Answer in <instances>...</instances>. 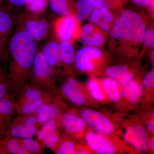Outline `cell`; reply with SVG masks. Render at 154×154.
<instances>
[{"label": "cell", "mask_w": 154, "mask_h": 154, "mask_svg": "<svg viewBox=\"0 0 154 154\" xmlns=\"http://www.w3.org/2000/svg\"><path fill=\"white\" fill-rule=\"evenodd\" d=\"M97 25H98L101 29L105 31V32H107L109 30V26L107 25V23H106V22H100Z\"/></svg>", "instance_id": "obj_44"}, {"label": "cell", "mask_w": 154, "mask_h": 154, "mask_svg": "<svg viewBox=\"0 0 154 154\" xmlns=\"http://www.w3.org/2000/svg\"><path fill=\"white\" fill-rule=\"evenodd\" d=\"M52 75V71L45 60L41 51L38 50L29 76V79H32L31 83L42 89H50Z\"/></svg>", "instance_id": "obj_5"}, {"label": "cell", "mask_w": 154, "mask_h": 154, "mask_svg": "<svg viewBox=\"0 0 154 154\" xmlns=\"http://www.w3.org/2000/svg\"><path fill=\"white\" fill-rule=\"evenodd\" d=\"M128 68L124 66L110 67L107 69L106 73L107 75L116 80L124 73L128 72Z\"/></svg>", "instance_id": "obj_30"}, {"label": "cell", "mask_w": 154, "mask_h": 154, "mask_svg": "<svg viewBox=\"0 0 154 154\" xmlns=\"http://www.w3.org/2000/svg\"><path fill=\"white\" fill-rule=\"evenodd\" d=\"M60 44L56 41L48 42L41 50L42 54L46 63L51 71L57 65L60 60Z\"/></svg>", "instance_id": "obj_15"}, {"label": "cell", "mask_w": 154, "mask_h": 154, "mask_svg": "<svg viewBox=\"0 0 154 154\" xmlns=\"http://www.w3.org/2000/svg\"><path fill=\"white\" fill-rule=\"evenodd\" d=\"M102 51L95 47H83L78 51L75 57V64L78 69L82 71H89L94 69L93 59L101 57Z\"/></svg>", "instance_id": "obj_7"}, {"label": "cell", "mask_w": 154, "mask_h": 154, "mask_svg": "<svg viewBox=\"0 0 154 154\" xmlns=\"http://www.w3.org/2000/svg\"><path fill=\"white\" fill-rule=\"evenodd\" d=\"M51 11L57 16L65 17L71 14V0H48Z\"/></svg>", "instance_id": "obj_23"}, {"label": "cell", "mask_w": 154, "mask_h": 154, "mask_svg": "<svg viewBox=\"0 0 154 154\" xmlns=\"http://www.w3.org/2000/svg\"><path fill=\"white\" fill-rule=\"evenodd\" d=\"M57 128V124L55 119H50L42 124L41 129L45 132L46 136L47 135L56 131Z\"/></svg>", "instance_id": "obj_33"}, {"label": "cell", "mask_w": 154, "mask_h": 154, "mask_svg": "<svg viewBox=\"0 0 154 154\" xmlns=\"http://www.w3.org/2000/svg\"><path fill=\"white\" fill-rule=\"evenodd\" d=\"M59 46L60 61L66 65H71L75 61V57L73 45L70 41H63Z\"/></svg>", "instance_id": "obj_21"}, {"label": "cell", "mask_w": 154, "mask_h": 154, "mask_svg": "<svg viewBox=\"0 0 154 154\" xmlns=\"http://www.w3.org/2000/svg\"><path fill=\"white\" fill-rule=\"evenodd\" d=\"M133 1L136 5L143 7H147L151 5L152 2V0H133Z\"/></svg>", "instance_id": "obj_42"}, {"label": "cell", "mask_w": 154, "mask_h": 154, "mask_svg": "<svg viewBox=\"0 0 154 154\" xmlns=\"http://www.w3.org/2000/svg\"><path fill=\"white\" fill-rule=\"evenodd\" d=\"M62 125L68 132L78 133L85 128L86 122L82 118L72 113H68L62 119Z\"/></svg>", "instance_id": "obj_18"}, {"label": "cell", "mask_w": 154, "mask_h": 154, "mask_svg": "<svg viewBox=\"0 0 154 154\" xmlns=\"http://www.w3.org/2000/svg\"><path fill=\"white\" fill-rule=\"evenodd\" d=\"M14 96L0 99V133L5 135L16 110Z\"/></svg>", "instance_id": "obj_12"}, {"label": "cell", "mask_w": 154, "mask_h": 154, "mask_svg": "<svg viewBox=\"0 0 154 154\" xmlns=\"http://www.w3.org/2000/svg\"><path fill=\"white\" fill-rule=\"evenodd\" d=\"M101 19H103V22L107 23H111L113 22V15L110 13L108 9L105 7L99 9Z\"/></svg>", "instance_id": "obj_35"}, {"label": "cell", "mask_w": 154, "mask_h": 154, "mask_svg": "<svg viewBox=\"0 0 154 154\" xmlns=\"http://www.w3.org/2000/svg\"><path fill=\"white\" fill-rule=\"evenodd\" d=\"M144 44L149 48H153L154 46V30L149 29L146 30L143 38Z\"/></svg>", "instance_id": "obj_32"}, {"label": "cell", "mask_w": 154, "mask_h": 154, "mask_svg": "<svg viewBox=\"0 0 154 154\" xmlns=\"http://www.w3.org/2000/svg\"><path fill=\"white\" fill-rule=\"evenodd\" d=\"M86 140L89 147L97 153H115L116 149L113 144L99 134L93 132L88 133L86 136Z\"/></svg>", "instance_id": "obj_11"}, {"label": "cell", "mask_w": 154, "mask_h": 154, "mask_svg": "<svg viewBox=\"0 0 154 154\" xmlns=\"http://www.w3.org/2000/svg\"><path fill=\"white\" fill-rule=\"evenodd\" d=\"M125 139L140 151L144 152L147 149L148 136L145 128L140 125L128 128L125 134Z\"/></svg>", "instance_id": "obj_10"}, {"label": "cell", "mask_w": 154, "mask_h": 154, "mask_svg": "<svg viewBox=\"0 0 154 154\" xmlns=\"http://www.w3.org/2000/svg\"><path fill=\"white\" fill-rule=\"evenodd\" d=\"M4 137H5V135L4 134H2L0 133V146H1L2 141Z\"/></svg>", "instance_id": "obj_47"}, {"label": "cell", "mask_w": 154, "mask_h": 154, "mask_svg": "<svg viewBox=\"0 0 154 154\" xmlns=\"http://www.w3.org/2000/svg\"><path fill=\"white\" fill-rule=\"evenodd\" d=\"M9 43L0 38V60L9 61Z\"/></svg>", "instance_id": "obj_34"}, {"label": "cell", "mask_w": 154, "mask_h": 154, "mask_svg": "<svg viewBox=\"0 0 154 154\" xmlns=\"http://www.w3.org/2000/svg\"><path fill=\"white\" fill-rule=\"evenodd\" d=\"M88 88L91 95L96 100L102 101L104 96L99 83L95 79H91L88 82Z\"/></svg>", "instance_id": "obj_28"}, {"label": "cell", "mask_w": 154, "mask_h": 154, "mask_svg": "<svg viewBox=\"0 0 154 154\" xmlns=\"http://www.w3.org/2000/svg\"><path fill=\"white\" fill-rule=\"evenodd\" d=\"M143 85L145 88L149 89L154 87V69L148 73L145 77L143 82Z\"/></svg>", "instance_id": "obj_36"}, {"label": "cell", "mask_w": 154, "mask_h": 154, "mask_svg": "<svg viewBox=\"0 0 154 154\" xmlns=\"http://www.w3.org/2000/svg\"><path fill=\"white\" fill-rule=\"evenodd\" d=\"M81 117L85 122L97 131L109 134L113 131L112 122L105 115L95 110L87 109L81 113Z\"/></svg>", "instance_id": "obj_6"}, {"label": "cell", "mask_w": 154, "mask_h": 154, "mask_svg": "<svg viewBox=\"0 0 154 154\" xmlns=\"http://www.w3.org/2000/svg\"><path fill=\"white\" fill-rule=\"evenodd\" d=\"M75 152L73 143L69 141H65L56 149L55 153L57 154H74Z\"/></svg>", "instance_id": "obj_31"}, {"label": "cell", "mask_w": 154, "mask_h": 154, "mask_svg": "<svg viewBox=\"0 0 154 154\" xmlns=\"http://www.w3.org/2000/svg\"><path fill=\"white\" fill-rule=\"evenodd\" d=\"M48 5V0H31L25 8L27 12L40 16L44 14Z\"/></svg>", "instance_id": "obj_25"}, {"label": "cell", "mask_w": 154, "mask_h": 154, "mask_svg": "<svg viewBox=\"0 0 154 154\" xmlns=\"http://www.w3.org/2000/svg\"><path fill=\"white\" fill-rule=\"evenodd\" d=\"M91 3L93 8L96 9L101 8L105 7V4L104 0H85Z\"/></svg>", "instance_id": "obj_40"}, {"label": "cell", "mask_w": 154, "mask_h": 154, "mask_svg": "<svg viewBox=\"0 0 154 154\" xmlns=\"http://www.w3.org/2000/svg\"><path fill=\"white\" fill-rule=\"evenodd\" d=\"M94 29V27L91 24H85L83 25L82 28V32L81 34H85V35H89L92 33Z\"/></svg>", "instance_id": "obj_41"}, {"label": "cell", "mask_w": 154, "mask_h": 154, "mask_svg": "<svg viewBox=\"0 0 154 154\" xmlns=\"http://www.w3.org/2000/svg\"><path fill=\"white\" fill-rule=\"evenodd\" d=\"M2 1H3V0H0V3H1V2H2Z\"/></svg>", "instance_id": "obj_48"}, {"label": "cell", "mask_w": 154, "mask_h": 154, "mask_svg": "<svg viewBox=\"0 0 154 154\" xmlns=\"http://www.w3.org/2000/svg\"><path fill=\"white\" fill-rule=\"evenodd\" d=\"M134 75L131 73L127 72L116 79V80L122 85L125 86L132 80Z\"/></svg>", "instance_id": "obj_37"}, {"label": "cell", "mask_w": 154, "mask_h": 154, "mask_svg": "<svg viewBox=\"0 0 154 154\" xmlns=\"http://www.w3.org/2000/svg\"><path fill=\"white\" fill-rule=\"evenodd\" d=\"M59 141V136L57 131L47 135L42 141L43 144L46 147L50 149L55 148Z\"/></svg>", "instance_id": "obj_29"}, {"label": "cell", "mask_w": 154, "mask_h": 154, "mask_svg": "<svg viewBox=\"0 0 154 154\" xmlns=\"http://www.w3.org/2000/svg\"><path fill=\"white\" fill-rule=\"evenodd\" d=\"M38 131V127L24 124L16 118L11 120L5 134V137L18 139L33 138Z\"/></svg>", "instance_id": "obj_9"}, {"label": "cell", "mask_w": 154, "mask_h": 154, "mask_svg": "<svg viewBox=\"0 0 154 154\" xmlns=\"http://www.w3.org/2000/svg\"><path fill=\"white\" fill-rule=\"evenodd\" d=\"M102 86L105 95L111 101L116 102L120 99L121 94L117 83L110 78L104 79Z\"/></svg>", "instance_id": "obj_22"}, {"label": "cell", "mask_w": 154, "mask_h": 154, "mask_svg": "<svg viewBox=\"0 0 154 154\" xmlns=\"http://www.w3.org/2000/svg\"><path fill=\"white\" fill-rule=\"evenodd\" d=\"M154 117L152 119L149 121L148 122L147 124V128L149 131L152 134H153L154 132Z\"/></svg>", "instance_id": "obj_43"}, {"label": "cell", "mask_w": 154, "mask_h": 154, "mask_svg": "<svg viewBox=\"0 0 154 154\" xmlns=\"http://www.w3.org/2000/svg\"><path fill=\"white\" fill-rule=\"evenodd\" d=\"M146 25L139 15L129 10H125L116 20L110 36L124 41L140 43L143 41Z\"/></svg>", "instance_id": "obj_2"}, {"label": "cell", "mask_w": 154, "mask_h": 154, "mask_svg": "<svg viewBox=\"0 0 154 154\" xmlns=\"http://www.w3.org/2000/svg\"><path fill=\"white\" fill-rule=\"evenodd\" d=\"M37 51V42L17 26L8 45L9 75L16 93L28 82Z\"/></svg>", "instance_id": "obj_1"}, {"label": "cell", "mask_w": 154, "mask_h": 154, "mask_svg": "<svg viewBox=\"0 0 154 154\" xmlns=\"http://www.w3.org/2000/svg\"><path fill=\"white\" fill-rule=\"evenodd\" d=\"M14 92L9 75L8 62L0 60V99L14 96Z\"/></svg>", "instance_id": "obj_14"}, {"label": "cell", "mask_w": 154, "mask_h": 154, "mask_svg": "<svg viewBox=\"0 0 154 154\" xmlns=\"http://www.w3.org/2000/svg\"><path fill=\"white\" fill-rule=\"evenodd\" d=\"M147 146H148L149 148L152 152H154V139L153 137L148 142Z\"/></svg>", "instance_id": "obj_45"}, {"label": "cell", "mask_w": 154, "mask_h": 154, "mask_svg": "<svg viewBox=\"0 0 154 154\" xmlns=\"http://www.w3.org/2000/svg\"><path fill=\"white\" fill-rule=\"evenodd\" d=\"M62 91L67 98L75 104L82 105L85 103V97L75 79L70 78L67 80L63 85Z\"/></svg>", "instance_id": "obj_13"}, {"label": "cell", "mask_w": 154, "mask_h": 154, "mask_svg": "<svg viewBox=\"0 0 154 154\" xmlns=\"http://www.w3.org/2000/svg\"><path fill=\"white\" fill-rule=\"evenodd\" d=\"M17 94L16 110L19 115L34 114L42 105L50 102L48 94L31 83H26Z\"/></svg>", "instance_id": "obj_3"}, {"label": "cell", "mask_w": 154, "mask_h": 154, "mask_svg": "<svg viewBox=\"0 0 154 154\" xmlns=\"http://www.w3.org/2000/svg\"><path fill=\"white\" fill-rule=\"evenodd\" d=\"M75 7L77 11L75 17L79 22L85 20L94 8L91 3L85 0H78L76 2Z\"/></svg>", "instance_id": "obj_24"}, {"label": "cell", "mask_w": 154, "mask_h": 154, "mask_svg": "<svg viewBox=\"0 0 154 154\" xmlns=\"http://www.w3.org/2000/svg\"><path fill=\"white\" fill-rule=\"evenodd\" d=\"M28 154L19 139L4 137L0 146V154Z\"/></svg>", "instance_id": "obj_19"}, {"label": "cell", "mask_w": 154, "mask_h": 154, "mask_svg": "<svg viewBox=\"0 0 154 154\" xmlns=\"http://www.w3.org/2000/svg\"><path fill=\"white\" fill-rule=\"evenodd\" d=\"M81 41L83 44L88 47H99L104 44L105 38L101 33H94L91 36L81 35Z\"/></svg>", "instance_id": "obj_26"}, {"label": "cell", "mask_w": 154, "mask_h": 154, "mask_svg": "<svg viewBox=\"0 0 154 154\" xmlns=\"http://www.w3.org/2000/svg\"><path fill=\"white\" fill-rule=\"evenodd\" d=\"M15 21L12 14L6 10L0 9V38L9 42L14 30Z\"/></svg>", "instance_id": "obj_16"}, {"label": "cell", "mask_w": 154, "mask_h": 154, "mask_svg": "<svg viewBox=\"0 0 154 154\" xmlns=\"http://www.w3.org/2000/svg\"><path fill=\"white\" fill-rule=\"evenodd\" d=\"M19 140L22 147L28 154H38L41 152L42 149L41 145L33 138Z\"/></svg>", "instance_id": "obj_27"}, {"label": "cell", "mask_w": 154, "mask_h": 154, "mask_svg": "<svg viewBox=\"0 0 154 154\" xmlns=\"http://www.w3.org/2000/svg\"><path fill=\"white\" fill-rule=\"evenodd\" d=\"M143 94L142 87L137 82L132 80L125 85L122 91L123 97L133 103L138 102Z\"/></svg>", "instance_id": "obj_20"}, {"label": "cell", "mask_w": 154, "mask_h": 154, "mask_svg": "<svg viewBox=\"0 0 154 154\" xmlns=\"http://www.w3.org/2000/svg\"><path fill=\"white\" fill-rule=\"evenodd\" d=\"M150 60H151V62L152 65L153 66H154V50L152 51V52L151 54Z\"/></svg>", "instance_id": "obj_46"}, {"label": "cell", "mask_w": 154, "mask_h": 154, "mask_svg": "<svg viewBox=\"0 0 154 154\" xmlns=\"http://www.w3.org/2000/svg\"><path fill=\"white\" fill-rule=\"evenodd\" d=\"M59 113L58 108L56 105L48 102L40 106L34 114L38 124L42 125L50 119L55 120Z\"/></svg>", "instance_id": "obj_17"}, {"label": "cell", "mask_w": 154, "mask_h": 154, "mask_svg": "<svg viewBox=\"0 0 154 154\" xmlns=\"http://www.w3.org/2000/svg\"><path fill=\"white\" fill-rule=\"evenodd\" d=\"M12 5L17 7H25L31 0H7Z\"/></svg>", "instance_id": "obj_39"}, {"label": "cell", "mask_w": 154, "mask_h": 154, "mask_svg": "<svg viewBox=\"0 0 154 154\" xmlns=\"http://www.w3.org/2000/svg\"><path fill=\"white\" fill-rule=\"evenodd\" d=\"M18 26L25 30L36 42L45 38L49 32V23L39 15L27 12L17 18Z\"/></svg>", "instance_id": "obj_4"}, {"label": "cell", "mask_w": 154, "mask_h": 154, "mask_svg": "<svg viewBox=\"0 0 154 154\" xmlns=\"http://www.w3.org/2000/svg\"><path fill=\"white\" fill-rule=\"evenodd\" d=\"M101 19V16H100L99 9H96L92 11L90 17V20L91 22L98 25L99 22H101L100 21Z\"/></svg>", "instance_id": "obj_38"}, {"label": "cell", "mask_w": 154, "mask_h": 154, "mask_svg": "<svg viewBox=\"0 0 154 154\" xmlns=\"http://www.w3.org/2000/svg\"><path fill=\"white\" fill-rule=\"evenodd\" d=\"M56 22L54 29L59 39L61 41H70L75 37L76 33L77 19L72 14L65 17Z\"/></svg>", "instance_id": "obj_8"}]
</instances>
